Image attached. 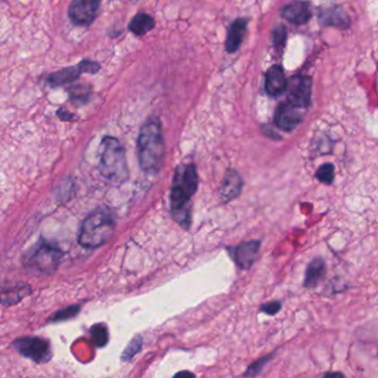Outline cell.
Returning <instances> with one entry per match:
<instances>
[{"instance_id":"3957f363","label":"cell","mask_w":378,"mask_h":378,"mask_svg":"<svg viewBox=\"0 0 378 378\" xmlns=\"http://www.w3.org/2000/svg\"><path fill=\"white\" fill-rule=\"evenodd\" d=\"M99 171L112 183H121L128 176L125 149L119 140L103 138L99 150Z\"/></svg>"},{"instance_id":"7a4b0ae2","label":"cell","mask_w":378,"mask_h":378,"mask_svg":"<svg viewBox=\"0 0 378 378\" xmlns=\"http://www.w3.org/2000/svg\"><path fill=\"white\" fill-rule=\"evenodd\" d=\"M165 159V140L161 123L157 117H149L140 130L138 138V160L147 174H156Z\"/></svg>"},{"instance_id":"8992f818","label":"cell","mask_w":378,"mask_h":378,"mask_svg":"<svg viewBox=\"0 0 378 378\" xmlns=\"http://www.w3.org/2000/svg\"><path fill=\"white\" fill-rule=\"evenodd\" d=\"M14 346L20 355L25 356L38 364L47 363L52 357V346L49 342L40 337H23L16 339Z\"/></svg>"},{"instance_id":"9a60e30c","label":"cell","mask_w":378,"mask_h":378,"mask_svg":"<svg viewBox=\"0 0 378 378\" xmlns=\"http://www.w3.org/2000/svg\"><path fill=\"white\" fill-rule=\"evenodd\" d=\"M246 26H248V20L245 19H236L230 28H229L228 38H227V43H225V47L227 50L230 54L238 52L240 46H241L243 38H244L245 32H246Z\"/></svg>"},{"instance_id":"cb8c5ba5","label":"cell","mask_w":378,"mask_h":378,"mask_svg":"<svg viewBox=\"0 0 378 378\" xmlns=\"http://www.w3.org/2000/svg\"><path fill=\"white\" fill-rule=\"evenodd\" d=\"M273 355H268L263 357V359H258V361H254L253 364L251 365L249 367L248 370L245 372L244 376H256L259 375L260 372L263 370L265 365L268 364L269 361L272 359Z\"/></svg>"},{"instance_id":"7402d4cb","label":"cell","mask_w":378,"mask_h":378,"mask_svg":"<svg viewBox=\"0 0 378 378\" xmlns=\"http://www.w3.org/2000/svg\"><path fill=\"white\" fill-rule=\"evenodd\" d=\"M143 347V339L141 336H136L132 341L129 343L128 346L125 347V350H123L121 359L123 361H129L134 359V356L137 355L138 353L141 350Z\"/></svg>"},{"instance_id":"603a6c76","label":"cell","mask_w":378,"mask_h":378,"mask_svg":"<svg viewBox=\"0 0 378 378\" xmlns=\"http://www.w3.org/2000/svg\"><path fill=\"white\" fill-rule=\"evenodd\" d=\"M79 305H72V306L65 307L63 310L58 311L57 313L52 315V322H63L65 319H72L79 313Z\"/></svg>"},{"instance_id":"e0dca14e","label":"cell","mask_w":378,"mask_h":378,"mask_svg":"<svg viewBox=\"0 0 378 378\" xmlns=\"http://www.w3.org/2000/svg\"><path fill=\"white\" fill-rule=\"evenodd\" d=\"M319 20L326 26L339 27V28H347L350 26V18L346 12L339 7H332L323 10L319 16Z\"/></svg>"},{"instance_id":"5bb4252c","label":"cell","mask_w":378,"mask_h":378,"mask_svg":"<svg viewBox=\"0 0 378 378\" xmlns=\"http://www.w3.org/2000/svg\"><path fill=\"white\" fill-rule=\"evenodd\" d=\"M282 16L294 25H304L312 17V12L308 3L295 1L282 9Z\"/></svg>"},{"instance_id":"6da1fadb","label":"cell","mask_w":378,"mask_h":378,"mask_svg":"<svg viewBox=\"0 0 378 378\" xmlns=\"http://www.w3.org/2000/svg\"><path fill=\"white\" fill-rule=\"evenodd\" d=\"M199 178L196 165H182L178 167L171 185L170 210L180 225L189 229L191 224V200L198 189Z\"/></svg>"},{"instance_id":"d6986e66","label":"cell","mask_w":378,"mask_h":378,"mask_svg":"<svg viewBox=\"0 0 378 378\" xmlns=\"http://www.w3.org/2000/svg\"><path fill=\"white\" fill-rule=\"evenodd\" d=\"M29 293H30L29 286H17L14 288H8V290L3 288V295H1L3 304H16L18 302L21 301L25 296L28 295Z\"/></svg>"},{"instance_id":"d4e9b609","label":"cell","mask_w":378,"mask_h":378,"mask_svg":"<svg viewBox=\"0 0 378 378\" xmlns=\"http://www.w3.org/2000/svg\"><path fill=\"white\" fill-rule=\"evenodd\" d=\"M272 37H273V43L276 47L284 46L285 41H286V29H285V27H276L274 29Z\"/></svg>"},{"instance_id":"484cf974","label":"cell","mask_w":378,"mask_h":378,"mask_svg":"<svg viewBox=\"0 0 378 378\" xmlns=\"http://www.w3.org/2000/svg\"><path fill=\"white\" fill-rule=\"evenodd\" d=\"M281 302L273 301L270 302V303H266V304L262 305L260 311L263 312V313L268 314V315L273 316L279 313L280 310H281Z\"/></svg>"},{"instance_id":"ffe728a7","label":"cell","mask_w":378,"mask_h":378,"mask_svg":"<svg viewBox=\"0 0 378 378\" xmlns=\"http://www.w3.org/2000/svg\"><path fill=\"white\" fill-rule=\"evenodd\" d=\"M316 179L324 185H332L335 179V167L333 163H324L322 165L315 174Z\"/></svg>"},{"instance_id":"7c38bea8","label":"cell","mask_w":378,"mask_h":378,"mask_svg":"<svg viewBox=\"0 0 378 378\" xmlns=\"http://www.w3.org/2000/svg\"><path fill=\"white\" fill-rule=\"evenodd\" d=\"M243 188V179L239 172L233 169H229L222 180L220 188V196L224 203L230 202L241 194Z\"/></svg>"},{"instance_id":"2e32d148","label":"cell","mask_w":378,"mask_h":378,"mask_svg":"<svg viewBox=\"0 0 378 378\" xmlns=\"http://www.w3.org/2000/svg\"><path fill=\"white\" fill-rule=\"evenodd\" d=\"M326 275V263L322 258H316L310 264L307 265L305 272V288H314L319 284V282Z\"/></svg>"},{"instance_id":"277c9868","label":"cell","mask_w":378,"mask_h":378,"mask_svg":"<svg viewBox=\"0 0 378 378\" xmlns=\"http://www.w3.org/2000/svg\"><path fill=\"white\" fill-rule=\"evenodd\" d=\"M114 232L112 216L103 211H97L83 220L78 242L83 248L97 249L105 244Z\"/></svg>"},{"instance_id":"ba28073f","label":"cell","mask_w":378,"mask_h":378,"mask_svg":"<svg viewBox=\"0 0 378 378\" xmlns=\"http://www.w3.org/2000/svg\"><path fill=\"white\" fill-rule=\"evenodd\" d=\"M100 0H72L69 17L78 26H89L94 23L99 10Z\"/></svg>"},{"instance_id":"5b68a950","label":"cell","mask_w":378,"mask_h":378,"mask_svg":"<svg viewBox=\"0 0 378 378\" xmlns=\"http://www.w3.org/2000/svg\"><path fill=\"white\" fill-rule=\"evenodd\" d=\"M63 255V251L57 246L41 242L27 254L26 265L39 273H52Z\"/></svg>"},{"instance_id":"44dd1931","label":"cell","mask_w":378,"mask_h":378,"mask_svg":"<svg viewBox=\"0 0 378 378\" xmlns=\"http://www.w3.org/2000/svg\"><path fill=\"white\" fill-rule=\"evenodd\" d=\"M92 342L97 347H103L108 343V328L103 324H97L92 327Z\"/></svg>"},{"instance_id":"ac0fdd59","label":"cell","mask_w":378,"mask_h":378,"mask_svg":"<svg viewBox=\"0 0 378 378\" xmlns=\"http://www.w3.org/2000/svg\"><path fill=\"white\" fill-rule=\"evenodd\" d=\"M156 21L154 18L151 17L150 14L145 12H140L136 14L130 23H129V29L131 32H134L136 36H145L148 34L150 30L154 28Z\"/></svg>"},{"instance_id":"9c48e42d","label":"cell","mask_w":378,"mask_h":378,"mask_svg":"<svg viewBox=\"0 0 378 378\" xmlns=\"http://www.w3.org/2000/svg\"><path fill=\"white\" fill-rule=\"evenodd\" d=\"M261 241L253 240V241L243 242L236 246L228 248L231 259L233 260L240 269L242 270H250L253 265L256 258L259 255Z\"/></svg>"},{"instance_id":"8fae6325","label":"cell","mask_w":378,"mask_h":378,"mask_svg":"<svg viewBox=\"0 0 378 378\" xmlns=\"http://www.w3.org/2000/svg\"><path fill=\"white\" fill-rule=\"evenodd\" d=\"M312 94V81L308 77H299L292 81L288 101L300 108H306L310 105Z\"/></svg>"},{"instance_id":"4316f807","label":"cell","mask_w":378,"mask_h":378,"mask_svg":"<svg viewBox=\"0 0 378 378\" xmlns=\"http://www.w3.org/2000/svg\"><path fill=\"white\" fill-rule=\"evenodd\" d=\"M323 376H344L343 374H341V372H326V374H324Z\"/></svg>"},{"instance_id":"4fadbf2b","label":"cell","mask_w":378,"mask_h":378,"mask_svg":"<svg viewBox=\"0 0 378 378\" xmlns=\"http://www.w3.org/2000/svg\"><path fill=\"white\" fill-rule=\"evenodd\" d=\"M287 89V79L280 65H273L269 69L265 76V90L270 96H280Z\"/></svg>"},{"instance_id":"52a82bcc","label":"cell","mask_w":378,"mask_h":378,"mask_svg":"<svg viewBox=\"0 0 378 378\" xmlns=\"http://www.w3.org/2000/svg\"><path fill=\"white\" fill-rule=\"evenodd\" d=\"M99 69V63L89 61V60H83L74 67H68V68L61 69L59 72L49 74L48 78H47V83L52 87H59V85H65V83H72L85 72L96 74Z\"/></svg>"},{"instance_id":"30bf717a","label":"cell","mask_w":378,"mask_h":378,"mask_svg":"<svg viewBox=\"0 0 378 378\" xmlns=\"http://www.w3.org/2000/svg\"><path fill=\"white\" fill-rule=\"evenodd\" d=\"M300 107H296L290 101L282 103L277 110H276L275 125L283 131H293L297 128V125L303 120V114L300 111Z\"/></svg>"}]
</instances>
